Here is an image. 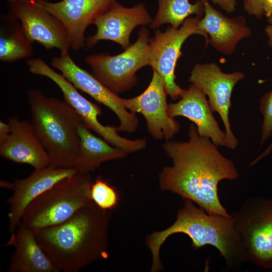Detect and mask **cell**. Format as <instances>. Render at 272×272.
<instances>
[{
	"instance_id": "1",
	"label": "cell",
	"mask_w": 272,
	"mask_h": 272,
	"mask_svg": "<svg viewBox=\"0 0 272 272\" xmlns=\"http://www.w3.org/2000/svg\"><path fill=\"white\" fill-rule=\"evenodd\" d=\"M188 135L186 142L168 140L163 144L172 165L160 173L161 189L191 200L208 214L231 217L220 200L218 184L224 179H238L236 166L210 139L198 134L194 123L189 125Z\"/></svg>"
},
{
	"instance_id": "2",
	"label": "cell",
	"mask_w": 272,
	"mask_h": 272,
	"mask_svg": "<svg viewBox=\"0 0 272 272\" xmlns=\"http://www.w3.org/2000/svg\"><path fill=\"white\" fill-rule=\"evenodd\" d=\"M110 218L109 211L93 202L62 223L33 232L59 271L78 272L107 257Z\"/></svg>"
},
{
	"instance_id": "3",
	"label": "cell",
	"mask_w": 272,
	"mask_h": 272,
	"mask_svg": "<svg viewBox=\"0 0 272 272\" xmlns=\"http://www.w3.org/2000/svg\"><path fill=\"white\" fill-rule=\"evenodd\" d=\"M178 233L189 236L196 250L207 245L216 248L231 269H237L247 261L231 216L208 214L191 200L186 199L172 225L147 238L146 244L152 256V272L164 268L160 257L161 247L170 236Z\"/></svg>"
},
{
	"instance_id": "4",
	"label": "cell",
	"mask_w": 272,
	"mask_h": 272,
	"mask_svg": "<svg viewBox=\"0 0 272 272\" xmlns=\"http://www.w3.org/2000/svg\"><path fill=\"white\" fill-rule=\"evenodd\" d=\"M27 97L34 131L46 151L50 166L75 168L80 137L78 126L82 119L65 100L47 97L34 89Z\"/></svg>"
},
{
	"instance_id": "5",
	"label": "cell",
	"mask_w": 272,
	"mask_h": 272,
	"mask_svg": "<svg viewBox=\"0 0 272 272\" xmlns=\"http://www.w3.org/2000/svg\"><path fill=\"white\" fill-rule=\"evenodd\" d=\"M92 183L90 173L79 172L61 180L27 206L21 222L33 231L62 223L94 202Z\"/></svg>"
},
{
	"instance_id": "6",
	"label": "cell",
	"mask_w": 272,
	"mask_h": 272,
	"mask_svg": "<svg viewBox=\"0 0 272 272\" xmlns=\"http://www.w3.org/2000/svg\"><path fill=\"white\" fill-rule=\"evenodd\" d=\"M230 215L246 261L272 269V199L250 197Z\"/></svg>"
},
{
	"instance_id": "7",
	"label": "cell",
	"mask_w": 272,
	"mask_h": 272,
	"mask_svg": "<svg viewBox=\"0 0 272 272\" xmlns=\"http://www.w3.org/2000/svg\"><path fill=\"white\" fill-rule=\"evenodd\" d=\"M149 30L145 27L139 32L137 40L122 52L92 54L85 58L93 75L115 93L131 89L137 83L135 74L141 68L150 65Z\"/></svg>"
},
{
	"instance_id": "8",
	"label": "cell",
	"mask_w": 272,
	"mask_h": 272,
	"mask_svg": "<svg viewBox=\"0 0 272 272\" xmlns=\"http://www.w3.org/2000/svg\"><path fill=\"white\" fill-rule=\"evenodd\" d=\"M27 64L32 74L47 77L53 81L60 89L64 100L75 109L85 125L110 144L126 154L134 153L145 148V139L131 140L125 139L117 133V127L101 124L98 119L102 112L100 107L81 95L78 89L61 74L54 71L42 59L39 57L29 59Z\"/></svg>"
},
{
	"instance_id": "9",
	"label": "cell",
	"mask_w": 272,
	"mask_h": 272,
	"mask_svg": "<svg viewBox=\"0 0 272 272\" xmlns=\"http://www.w3.org/2000/svg\"><path fill=\"white\" fill-rule=\"evenodd\" d=\"M200 19L189 17L178 28L170 26L164 32L157 30L154 37L149 39L150 65L162 78L167 95L173 100L179 98L184 91L176 84L175 75L177 60L182 55L183 44L193 34L202 36L206 45L208 44V35L198 27Z\"/></svg>"
},
{
	"instance_id": "10",
	"label": "cell",
	"mask_w": 272,
	"mask_h": 272,
	"mask_svg": "<svg viewBox=\"0 0 272 272\" xmlns=\"http://www.w3.org/2000/svg\"><path fill=\"white\" fill-rule=\"evenodd\" d=\"M244 76V74L239 71L224 73L216 63L209 62L195 64L188 80L208 96L212 111L220 115L225 128V147L231 150L235 149L238 145L229 118L231 95L235 85Z\"/></svg>"
},
{
	"instance_id": "11",
	"label": "cell",
	"mask_w": 272,
	"mask_h": 272,
	"mask_svg": "<svg viewBox=\"0 0 272 272\" xmlns=\"http://www.w3.org/2000/svg\"><path fill=\"white\" fill-rule=\"evenodd\" d=\"M8 14L20 23L27 39L48 50L69 52L70 41L62 24L53 15L33 0H7Z\"/></svg>"
},
{
	"instance_id": "12",
	"label": "cell",
	"mask_w": 272,
	"mask_h": 272,
	"mask_svg": "<svg viewBox=\"0 0 272 272\" xmlns=\"http://www.w3.org/2000/svg\"><path fill=\"white\" fill-rule=\"evenodd\" d=\"M51 65L59 70L77 89L86 93L97 102L111 110L120 122L117 127L118 131L131 133L136 130L139 125L138 119L135 113L127 110L123 98L104 86L94 75L77 65L69 52L52 57Z\"/></svg>"
},
{
	"instance_id": "13",
	"label": "cell",
	"mask_w": 272,
	"mask_h": 272,
	"mask_svg": "<svg viewBox=\"0 0 272 272\" xmlns=\"http://www.w3.org/2000/svg\"><path fill=\"white\" fill-rule=\"evenodd\" d=\"M167 95L162 78L153 71L151 81L142 94L132 98L123 99L126 109L143 115L149 132L157 140H170L181 128L175 119L168 114Z\"/></svg>"
},
{
	"instance_id": "14",
	"label": "cell",
	"mask_w": 272,
	"mask_h": 272,
	"mask_svg": "<svg viewBox=\"0 0 272 272\" xmlns=\"http://www.w3.org/2000/svg\"><path fill=\"white\" fill-rule=\"evenodd\" d=\"M33 1L60 21L68 35L71 48L76 51L86 46L84 34L89 25L116 2V0Z\"/></svg>"
},
{
	"instance_id": "15",
	"label": "cell",
	"mask_w": 272,
	"mask_h": 272,
	"mask_svg": "<svg viewBox=\"0 0 272 272\" xmlns=\"http://www.w3.org/2000/svg\"><path fill=\"white\" fill-rule=\"evenodd\" d=\"M152 21L144 4L126 8L116 2L95 20L93 24L97 27L96 33L86 38V46L92 48L100 40H110L125 49L131 45L129 37L132 30L138 26L151 24Z\"/></svg>"
},
{
	"instance_id": "16",
	"label": "cell",
	"mask_w": 272,
	"mask_h": 272,
	"mask_svg": "<svg viewBox=\"0 0 272 272\" xmlns=\"http://www.w3.org/2000/svg\"><path fill=\"white\" fill-rule=\"evenodd\" d=\"M78 172L76 168L48 166L35 169L25 178L16 179L12 183L13 194L7 200L9 205L8 232L10 234L15 232L25 209L33 200L58 181Z\"/></svg>"
},
{
	"instance_id": "17",
	"label": "cell",
	"mask_w": 272,
	"mask_h": 272,
	"mask_svg": "<svg viewBox=\"0 0 272 272\" xmlns=\"http://www.w3.org/2000/svg\"><path fill=\"white\" fill-rule=\"evenodd\" d=\"M8 123L11 132L0 143L1 156L16 163L30 165L35 169L48 166V155L36 135L31 122L11 116Z\"/></svg>"
},
{
	"instance_id": "18",
	"label": "cell",
	"mask_w": 272,
	"mask_h": 272,
	"mask_svg": "<svg viewBox=\"0 0 272 272\" xmlns=\"http://www.w3.org/2000/svg\"><path fill=\"white\" fill-rule=\"evenodd\" d=\"M180 97L177 102L168 105V115L173 118L183 116L188 118L195 125L200 136L210 139L218 147H225V132L220 128L213 115L204 92L191 83Z\"/></svg>"
},
{
	"instance_id": "19",
	"label": "cell",
	"mask_w": 272,
	"mask_h": 272,
	"mask_svg": "<svg viewBox=\"0 0 272 272\" xmlns=\"http://www.w3.org/2000/svg\"><path fill=\"white\" fill-rule=\"evenodd\" d=\"M205 13L199 20L198 28L207 34L210 44L218 52L232 54L242 39L250 37L252 31L244 16L229 18L213 7L209 1L201 0Z\"/></svg>"
},
{
	"instance_id": "20",
	"label": "cell",
	"mask_w": 272,
	"mask_h": 272,
	"mask_svg": "<svg viewBox=\"0 0 272 272\" xmlns=\"http://www.w3.org/2000/svg\"><path fill=\"white\" fill-rule=\"evenodd\" d=\"M13 246L9 272H59L39 245L33 231L21 222L3 246Z\"/></svg>"
},
{
	"instance_id": "21",
	"label": "cell",
	"mask_w": 272,
	"mask_h": 272,
	"mask_svg": "<svg viewBox=\"0 0 272 272\" xmlns=\"http://www.w3.org/2000/svg\"><path fill=\"white\" fill-rule=\"evenodd\" d=\"M82 121L78 126L80 145L75 168L79 172L90 173L102 163L122 158L126 153L94 135Z\"/></svg>"
},
{
	"instance_id": "22",
	"label": "cell",
	"mask_w": 272,
	"mask_h": 272,
	"mask_svg": "<svg viewBox=\"0 0 272 272\" xmlns=\"http://www.w3.org/2000/svg\"><path fill=\"white\" fill-rule=\"evenodd\" d=\"M1 20V61L13 62L30 57L32 43L26 36L20 22L8 13L2 15Z\"/></svg>"
},
{
	"instance_id": "23",
	"label": "cell",
	"mask_w": 272,
	"mask_h": 272,
	"mask_svg": "<svg viewBox=\"0 0 272 272\" xmlns=\"http://www.w3.org/2000/svg\"><path fill=\"white\" fill-rule=\"evenodd\" d=\"M158 10L151 24L152 29L165 24H170L175 28H179L192 15L201 18L205 13V5L201 0L193 4L189 0H158Z\"/></svg>"
},
{
	"instance_id": "24",
	"label": "cell",
	"mask_w": 272,
	"mask_h": 272,
	"mask_svg": "<svg viewBox=\"0 0 272 272\" xmlns=\"http://www.w3.org/2000/svg\"><path fill=\"white\" fill-rule=\"evenodd\" d=\"M92 200L100 209L109 211L115 208L119 202L116 189L99 176L91 187Z\"/></svg>"
},
{
	"instance_id": "25",
	"label": "cell",
	"mask_w": 272,
	"mask_h": 272,
	"mask_svg": "<svg viewBox=\"0 0 272 272\" xmlns=\"http://www.w3.org/2000/svg\"><path fill=\"white\" fill-rule=\"evenodd\" d=\"M259 109L263 117L260 147L272 137V90L265 93L260 100Z\"/></svg>"
},
{
	"instance_id": "26",
	"label": "cell",
	"mask_w": 272,
	"mask_h": 272,
	"mask_svg": "<svg viewBox=\"0 0 272 272\" xmlns=\"http://www.w3.org/2000/svg\"><path fill=\"white\" fill-rule=\"evenodd\" d=\"M265 0H243L245 11L257 19L264 15Z\"/></svg>"
},
{
	"instance_id": "27",
	"label": "cell",
	"mask_w": 272,
	"mask_h": 272,
	"mask_svg": "<svg viewBox=\"0 0 272 272\" xmlns=\"http://www.w3.org/2000/svg\"><path fill=\"white\" fill-rule=\"evenodd\" d=\"M211 1L218 5L222 9L227 13H233L235 11L236 6V0H205Z\"/></svg>"
},
{
	"instance_id": "28",
	"label": "cell",
	"mask_w": 272,
	"mask_h": 272,
	"mask_svg": "<svg viewBox=\"0 0 272 272\" xmlns=\"http://www.w3.org/2000/svg\"><path fill=\"white\" fill-rule=\"evenodd\" d=\"M11 132L9 124L2 121H0V143L4 141Z\"/></svg>"
},
{
	"instance_id": "29",
	"label": "cell",
	"mask_w": 272,
	"mask_h": 272,
	"mask_svg": "<svg viewBox=\"0 0 272 272\" xmlns=\"http://www.w3.org/2000/svg\"><path fill=\"white\" fill-rule=\"evenodd\" d=\"M272 151V142L267 147V148L258 157H257L254 160H253L250 163V166H253L256 163H257L259 161H260L263 158L266 157Z\"/></svg>"
},
{
	"instance_id": "30",
	"label": "cell",
	"mask_w": 272,
	"mask_h": 272,
	"mask_svg": "<svg viewBox=\"0 0 272 272\" xmlns=\"http://www.w3.org/2000/svg\"><path fill=\"white\" fill-rule=\"evenodd\" d=\"M264 10L267 18L272 15V0H265Z\"/></svg>"
},
{
	"instance_id": "31",
	"label": "cell",
	"mask_w": 272,
	"mask_h": 272,
	"mask_svg": "<svg viewBox=\"0 0 272 272\" xmlns=\"http://www.w3.org/2000/svg\"><path fill=\"white\" fill-rule=\"evenodd\" d=\"M265 32L268 37V44L272 48V23L266 27Z\"/></svg>"
},
{
	"instance_id": "32",
	"label": "cell",
	"mask_w": 272,
	"mask_h": 272,
	"mask_svg": "<svg viewBox=\"0 0 272 272\" xmlns=\"http://www.w3.org/2000/svg\"><path fill=\"white\" fill-rule=\"evenodd\" d=\"M268 22L269 23V24L272 23V15L270 16L269 17L267 18Z\"/></svg>"
}]
</instances>
